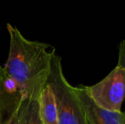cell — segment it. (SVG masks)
Returning a JSON list of instances; mask_svg holds the SVG:
<instances>
[{
    "mask_svg": "<svg viewBox=\"0 0 125 124\" xmlns=\"http://www.w3.org/2000/svg\"><path fill=\"white\" fill-rule=\"evenodd\" d=\"M10 51L4 69L26 99H38L46 86L55 49L47 43L26 39L16 27L7 24Z\"/></svg>",
    "mask_w": 125,
    "mask_h": 124,
    "instance_id": "cell-1",
    "label": "cell"
},
{
    "mask_svg": "<svg viewBox=\"0 0 125 124\" xmlns=\"http://www.w3.org/2000/svg\"><path fill=\"white\" fill-rule=\"evenodd\" d=\"M117 64L124 66L125 69V40H123L118 48V62Z\"/></svg>",
    "mask_w": 125,
    "mask_h": 124,
    "instance_id": "cell-8",
    "label": "cell"
},
{
    "mask_svg": "<svg viewBox=\"0 0 125 124\" xmlns=\"http://www.w3.org/2000/svg\"><path fill=\"white\" fill-rule=\"evenodd\" d=\"M47 83L51 87L55 98L58 124H89L75 87L66 80L63 72L61 58L55 53L52 59Z\"/></svg>",
    "mask_w": 125,
    "mask_h": 124,
    "instance_id": "cell-2",
    "label": "cell"
},
{
    "mask_svg": "<svg viewBox=\"0 0 125 124\" xmlns=\"http://www.w3.org/2000/svg\"><path fill=\"white\" fill-rule=\"evenodd\" d=\"M89 97L99 107L111 111H121L125 98V69L117 66L104 79L92 86H85Z\"/></svg>",
    "mask_w": 125,
    "mask_h": 124,
    "instance_id": "cell-3",
    "label": "cell"
},
{
    "mask_svg": "<svg viewBox=\"0 0 125 124\" xmlns=\"http://www.w3.org/2000/svg\"><path fill=\"white\" fill-rule=\"evenodd\" d=\"M39 116L43 124H58V112L52 88L47 83L38 97Z\"/></svg>",
    "mask_w": 125,
    "mask_h": 124,
    "instance_id": "cell-6",
    "label": "cell"
},
{
    "mask_svg": "<svg viewBox=\"0 0 125 124\" xmlns=\"http://www.w3.org/2000/svg\"><path fill=\"white\" fill-rule=\"evenodd\" d=\"M89 124H125V112L111 111L99 107L85 89V86L75 87Z\"/></svg>",
    "mask_w": 125,
    "mask_h": 124,
    "instance_id": "cell-5",
    "label": "cell"
},
{
    "mask_svg": "<svg viewBox=\"0 0 125 124\" xmlns=\"http://www.w3.org/2000/svg\"><path fill=\"white\" fill-rule=\"evenodd\" d=\"M18 124H43L39 116L38 99H26L22 105Z\"/></svg>",
    "mask_w": 125,
    "mask_h": 124,
    "instance_id": "cell-7",
    "label": "cell"
},
{
    "mask_svg": "<svg viewBox=\"0 0 125 124\" xmlns=\"http://www.w3.org/2000/svg\"><path fill=\"white\" fill-rule=\"evenodd\" d=\"M22 107V106H21ZM21 111V108L20 110H18L17 111H15L8 120H6L5 122H3L2 124H18L19 121V116H20V113Z\"/></svg>",
    "mask_w": 125,
    "mask_h": 124,
    "instance_id": "cell-9",
    "label": "cell"
},
{
    "mask_svg": "<svg viewBox=\"0 0 125 124\" xmlns=\"http://www.w3.org/2000/svg\"><path fill=\"white\" fill-rule=\"evenodd\" d=\"M26 99L19 85L0 65V124L20 110Z\"/></svg>",
    "mask_w": 125,
    "mask_h": 124,
    "instance_id": "cell-4",
    "label": "cell"
}]
</instances>
